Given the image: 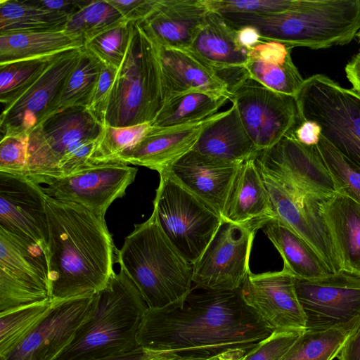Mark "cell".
I'll return each instance as SVG.
<instances>
[{
	"label": "cell",
	"instance_id": "6da1fadb",
	"mask_svg": "<svg viewBox=\"0 0 360 360\" xmlns=\"http://www.w3.org/2000/svg\"><path fill=\"white\" fill-rule=\"evenodd\" d=\"M274 330L243 301L240 290L196 286L183 302L145 311L137 342L148 352H172L213 359L249 352Z\"/></svg>",
	"mask_w": 360,
	"mask_h": 360
},
{
	"label": "cell",
	"instance_id": "7a4b0ae2",
	"mask_svg": "<svg viewBox=\"0 0 360 360\" xmlns=\"http://www.w3.org/2000/svg\"><path fill=\"white\" fill-rule=\"evenodd\" d=\"M46 207L51 301L95 295L108 284L117 262L118 250L105 219L78 204L47 195Z\"/></svg>",
	"mask_w": 360,
	"mask_h": 360
},
{
	"label": "cell",
	"instance_id": "3957f363",
	"mask_svg": "<svg viewBox=\"0 0 360 360\" xmlns=\"http://www.w3.org/2000/svg\"><path fill=\"white\" fill-rule=\"evenodd\" d=\"M221 15L234 29L252 26L263 41L292 48L318 50L344 46L360 30L359 0H300L295 8L283 13Z\"/></svg>",
	"mask_w": 360,
	"mask_h": 360
},
{
	"label": "cell",
	"instance_id": "277c9868",
	"mask_svg": "<svg viewBox=\"0 0 360 360\" xmlns=\"http://www.w3.org/2000/svg\"><path fill=\"white\" fill-rule=\"evenodd\" d=\"M117 262L149 309L180 304L192 289L193 265L169 240L154 209L126 237L118 250Z\"/></svg>",
	"mask_w": 360,
	"mask_h": 360
},
{
	"label": "cell",
	"instance_id": "5b68a950",
	"mask_svg": "<svg viewBox=\"0 0 360 360\" xmlns=\"http://www.w3.org/2000/svg\"><path fill=\"white\" fill-rule=\"evenodd\" d=\"M148 306L120 267L96 294L91 311L56 360H94L124 354L140 347L138 330Z\"/></svg>",
	"mask_w": 360,
	"mask_h": 360
},
{
	"label": "cell",
	"instance_id": "8992f818",
	"mask_svg": "<svg viewBox=\"0 0 360 360\" xmlns=\"http://www.w3.org/2000/svg\"><path fill=\"white\" fill-rule=\"evenodd\" d=\"M164 104L159 46L132 22L127 53L112 86L105 125L151 123Z\"/></svg>",
	"mask_w": 360,
	"mask_h": 360
},
{
	"label": "cell",
	"instance_id": "52a82bcc",
	"mask_svg": "<svg viewBox=\"0 0 360 360\" xmlns=\"http://www.w3.org/2000/svg\"><path fill=\"white\" fill-rule=\"evenodd\" d=\"M295 98L299 122H316L321 136L360 167V94L316 74L304 79Z\"/></svg>",
	"mask_w": 360,
	"mask_h": 360
},
{
	"label": "cell",
	"instance_id": "ba28073f",
	"mask_svg": "<svg viewBox=\"0 0 360 360\" xmlns=\"http://www.w3.org/2000/svg\"><path fill=\"white\" fill-rule=\"evenodd\" d=\"M159 174L153 209L169 240L193 265L209 245L222 218L168 172Z\"/></svg>",
	"mask_w": 360,
	"mask_h": 360
},
{
	"label": "cell",
	"instance_id": "9c48e42d",
	"mask_svg": "<svg viewBox=\"0 0 360 360\" xmlns=\"http://www.w3.org/2000/svg\"><path fill=\"white\" fill-rule=\"evenodd\" d=\"M102 127L85 108H70L50 115L28 134L27 176L39 184L58 177L65 158L97 139Z\"/></svg>",
	"mask_w": 360,
	"mask_h": 360
},
{
	"label": "cell",
	"instance_id": "30bf717a",
	"mask_svg": "<svg viewBox=\"0 0 360 360\" xmlns=\"http://www.w3.org/2000/svg\"><path fill=\"white\" fill-rule=\"evenodd\" d=\"M229 89L231 101L257 152L272 147L297 126L295 97L268 89L245 72Z\"/></svg>",
	"mask_w": 360,
	"mask_h": 360
},
{
	"label": "cell",
	"instance_id": "8fae6325",
	"mask_svg": "<svg viewBox=\"0 0 360 360\" xmlns=\"http://www.w3.org/2000/svg\"><path fill=\"white\" fill-rule=\"evenodd\" d=\"M293 130L272 147L258 151L256 165L287 189L325 201L337 194L333 179L316 147L300 143Z\"/></svg>",
	"mask_w": 360,
	"mask_h": 360
},
{
	"label": "cell",
	"instance_id": "7c38bea8",
	"mask_svg": "<svg viewBox=\"0 0 360 360\" xmlns=\"http://www.w3.org/2000/svg\"><path fill=\"white\" fill-rule=\"evenodd\" d=\"M306 329H356L360 324V276L340 271L315 280L295 278Z\"/></svg>",
	"mask_w": 360,
	"mask_h": 360
},
{
	"label": "cell",
	"instance_id": "4fadbf2b",
	"mask_svg": "<svg viewBox=\"0 0 360 360\" xmlns=\"http://www.w3.org/2000/svg\"><path fill=\"white\" fill-rule=\"evenodd\" d=\"M257 230L222 219L209 245L193 264V283L212 290L239 289L248 274Z\"/></svg>",
	"mask_w": 360,
	"mask_h": 360
},
{
	"label": "cell",
	"instance_id": "5bb4252c",
	"mask_svg": "<svg viewBox=\"0 0 360 360\" xmlns=\"http://www.w3.org/2000/svg\"><path fill=\"white\" fill-rule=\"evenodd\" d=\"M49 300L44 252L0 229V313Z\"/></svg>",
	"mask_w": 360,
	"mask_h": 360
},
{
	"label": "cell",
	"instance_id": "9a60e30c",
	"mask_svg": "<svg viewBox=\"0 0 360 360\" xmlns=\"http://www.w3.org/2000/svg\"><path fill=\"white\" fill-rule=\"evenodd\" d=\"M137 171L118 161L91 164L69 175L48 179L42 187L48 196L75 202L104 219L110 205L124 195Z\"/></svg>",
	"mask_w": 360,
	"mask_h": 360
},
{
	"label": "cell",
	"instance_id": "2e32d148",
	"mask_svg": "<svg viewBox=\"0 0 360 360\" xmlns=\"http://www.w3.org/2000/svg\"><path fill=\"white\" fill-rule=\"evenodd\" d=\"M0 229L46 257L49 226L40 184L26 176L0 172Z\"/></svg>",
	"mask_w": 360,
	"mask_h": 360
},
{
	"label": "cell",
	"instance_id": "e0dca14e",
	"mask_svg": "<svg viewBox=\"0 0 360 360\" xmlns=\"http://www.w3.org/2000/svg\"><path fill=\"white\" fill-rule=\"evenodd\" d=\"M259 172L269 194L274 219L282 221L304 240L331 273L340 271V263L321 212L322 202L290 191Z\"/></svg>",
	"mask_w": 360,
	"mask_h": 360
},
{
	"label": "cell",
	"instance_id": "ac0fdd59",
	"mask_svg": "<svg viewBox=\"0 0 360 360\" xmlns=\"http://www.w3.org/2000/svg\"><path fill=\"white\" fill-rule=\"evenodd\" d=\"M83 48L61 53L30 87L4 107L0 120L1 137L29 134L48 117Z\"/></svg>",
	"mask_w": 360,
	"mask_h": 360
},
{
	"label": "cell",
	"instance_id": "d6986e66",
	"mask_svg": "<svg viewBox=\"0 0 360 360\" xmlns=\"http://www.w3.org/2000/svg\"><path fill=\"white\" fill-rule=\"evenodd\" d=\"M94 296L53 302L46 316L0 360H56L90 314Z\"/></svg>",
	"mask_w": 360,
	"mask_h": 360
},
{
	"label": "cell",
	"instance_id": "ffe728a7",
	"mask_svg": "<svg viewBox=\"0 0 360 360\" xmlns=\"http://www.w3.org/2000/svg\"><path fill=\"white\" fill-rule=\"evenodd\" d=\"M240 290L245 303L274 331L306 329L295 278L286 271L250 272Z\"/></svg>",
	"mask_w": 360,
	"mask_h": 360
},
{
	"label": "cell",
	"instance_id": "44dd1931",
	"mask_svg": "<svg viewBox=\"0 0 360 360\" xmlns=\"http://www.w3.org/2000/svg\"><path fill=\"white\" fill-rule=\"evenodd\" d=\"M224 112L196 122L179 126L152 128L132 148L113 161L143 166L159 174L168 170L178 160L192 150L204 129Z\"/></svg>",
	"mask_w": 360,
	"mask_h": 360
},
{
	"label": "cell",
	"instance_id": "7402d4cb",
	"mask_svg": "<svg viewBox=\"0 0 360 360\" xmlns=\"http://www.w3.org/2000/svg\"><path fill=\"white\" fill-rule=\"evenodd\" d=\"M241 163L226 161L192 150L165 172L210 205L221 217Z\"/></svg>",
	"mask_w": 360,
	"mask_h": 360
},
{
	"label": "cell",
	"instance_id": "603a6c76",
	"mask_svg": "<svg viewBox=\"0 0 360 360\" xmlns=\"http://www.w3.org/2000/svg\"><path fill=\"white\" fill-rule=\"evenodd\" d=\"M210 11L207 0H156L149 14L136 22L158 46L187 49Z\"/></svg>",
	"mask_w": 360,
	"mask_h": 360
},
{
	"label": "cell",
	"instance_id": "cb8c5ba5",
	"mask_svg": "<svg viewBox=\"0 0 360 360\" xmlns=\"http://www.w3.org/2000/svg\"><path fill=\"white\" fill-rule=\"evenodd\" d=\"M159 46L165 103L193 92L228 98V83L188 49Z\"/></svg>",
	"mask_w": 360,
	"mask_h": 360
},
{
	"label": "cell",
	"instance_id": "d4e9b609",
	"mask_svg": "<svg viewBox=\"0 0 360 360\" xmlns=\"http://www.w3.org/2000/svg\"><path fill=\"white\" fill-rule=\"evenodd\" d=\"M221 218L257 231L274 219L269 194L254 158L240 165Z\"/></svg>",
	"mask_w": 360,
	"mask_h": 360
},
{
	"label": "cell",
	"instance_id": "484cf974",
	"mask_svg": "<svg viewBox=\"0 0 360 360\" xmlns=\"http://www.w3.org/2000/svg\"><path fill=\"white\" fill-rule=\"evenodd\" d=\"M187 49L218 74L243 72L249 60V51L238 44L236 30L212 11Z\"/></svg>",
	"mask_w": 360,
	"mask_h": 360
},
{
	"label": "cell",
	"instance_id": "4316f807",
	"mask_svg": "<svg viewBox=\"0 0 360 360\" xmlns=\"http://www.w3.org/2000/svg\"><path fill=\"white\" fill-rule=\"evenodd\" d=\"M321 212L341 271L360 276V205L337 193L322 202Z\"/></svg>",
	"mask_w": 360,
	"mask_h": 360
},
{
	"label": "cell",
	"instance_id": "83f0119b",
	"mask_svg": "<svg viewBox=\"0 0 360 360\" xmlns=\"http://www.w3.org/2000/svg\"><path fill=\"white\" fill-rule=\"evenodd\" d=\"M193 150L238 162L253 158L257 153L234 103L204 129Z\"/></svg>",
	"mask_w": 360,
	"mask_h": 360
},
{
	"label": "cell",
	"instance_id": "f1b7e54d",
	"mask_svg": "<svg viewBox=\"0 0 360 360\" xmlns=\"http://www.w3.org/2000/svg\"><path fill=\"white\" fill-rule=\"evenodd\" d=\"M85 41L81 36L56 29L0 34V64L59 54L81 49Z\"/></svg>",
	"mask_w": 360,
	"mask_h": 360
},
{
	"label": "cell",
	"instance_id": "f546056e",
	"mask_svg": "<svg viewBox=\"0 0 360 360\" xmlns=\"http://www.w3.org/2000/svg\"><path fill=\"white\" fill-rule=\"evenodd\" d=\"M262 229L283 259L282 269L295 278L315 280L331 273L316 251L280 220H269Z\"/></svg>",
	"mask_w": 360,
	"mask_h": 360
},
{
	"label": "cell",
	"instance_id": "4dcf8cb0",
	"mask_svg": "<svg viewBox=\"0 0 360 360\" xmlns=\"http://www.w3.org/2000/svg\"><path fill=\"white\" fill-rule=\"evenodd\" d=\"M68 19L35 1L0 0V34L63 29Z\"/></svg>",
	"mask_w": 360,
	"mask_h": 360
},
{
	"label": "cell",
	"instance_id": "1f68e13d",
	"mask_svg": "<svg viewBox=\"0 0 360 360\" xmlns=\"http://www.w3.org/2000/svg\"><path fill=\"white\" fill-rule=\"evenodd\" d=\"M228 100L200 92L176 97L164 104L151 127H170L203 120L218 113Z\"/></svg>",
	"mask_w": 360,
	"mask_h": 360
},
{
	"label": "cell",
	"instance_id": "d6a6232c",
	"mask_svg": "<svg viewBox=\"0 0 360 360\" xmlns=\"http://www.w3.org/2000/svg\"><path fill=\"white\" fill-rule=\"evenodd\" d=\"M103 64L83 48L75 68L67 78L48 117L70 108H86ZM47 118V117H46Z\"/></svg>",
	"mask_w": 360,
	"mask_h": 360
},
{
	"label": "cell",
	"instance_id": "836d02e7",
	"mask_svg": "<svg viewBox=\"0 0 360 360\" xmlns=\"http://www.w3.org/2000/svg\"><path fill=\"white\" fill-rule=\"evenodd\" d=\"M355 329H305L281 360H333Z\"/></svg>",
	"mask_w": 360,
	"mask_h": 360
},
{
	"label": "cell",
	"instance_id": "e575fe53",
	"mask_svg": "<svg viewBox=\"0 0 360 360\" xmlns=\"http://www.w3.org/2000/svg\"><path fill=\"white\" fill-rule=\"evenodd\" d=\"M60 53L0 64V101L3 107L30 87Z\"/></svg>",
	"mask_w": 360,
	"mask_h": 360
},
{
	"label": "cell",
	"instance_id": "d590c367",
	"mask_svg": "<svg viewBox=\"0 0 360 360\" xmlns=\"http://www.w3.org/2000/svg\"><path fill=\"white\" fill-rule=\"evenodd\" d=\"M51 300L0 313V356L13 350L46 316Z\"/></svg>",
	"mask_w": 360,
	"mask_h": 360
},
{
	"label": "cell",
	"instance_id": "8d00e7d4",
	"mask_svg": "<svg viewBox=\"0 0 360 360\" xmlns=\"http://www.w3.org/2000/svg\"><path fill=\"white\" fill-rule=\"evenodd\" d=\"M124 21L108 0L91 1L69 18L63 29L86 41Z\"/></svg>",
	"mask_w": 360,
	"mask_h": 360
},
{
	"label": "cell",
	"instance_id": "74e56055",
	"mask_svg": "<svg viewBox=\"0 0 360 360\" xmlns=\"http://www.w3.org/2000/svg\"><path fill=\"white\" fill-rule=\"evenodd\" d=\"M243 70L249 77L268 89L293 97L304 82L292 57L282 65L249 59Z\"/></svg>",
	"mask_w": 360,
	"mask_h": 360
},
{
	"label": "cell",
	"instance_id": "f35d334b",
	"mask_svg": "<svg viewBox=\"0 0 360 360\" xmlns=\"http://www.w3.org/2000/svg\"><path fill=\"white\" fill-rule=\"evenodd\" d=\"M150 129L151 123L123 127L103 125L90 156L89 164L113 161L139 142Z\"/></svg>",
	"mask_w": 360,
	"mask_h": 360
},
{
	"label": "cell",
	"instance_id": "ab89813d",
	"mask_svg": "<svg viewBox=\"0 0 360 360\" xmlns=\"http://www.w3.org/2000/svg\"><path fill=\"white\" fill-rule=\"evenodd\" d=\"M316 147L333 179L337 193L360 205V167L345 158L322 136Z\"/></svg>",
	"mask_w": 360,
	"mask_h": 360
},
{
	"label": "cell",
	"instance_id": "60d3db41",
	"mask_svg": "<svg viewBox=\"0 0 360 360\" xmlns=\"http://www.w3.org/2000/svg\"><path fill=\"white\" fill-rule=\"evenodd\" d=\"M132 22L124 21L85 41L84 48L103 65L117 70L128 47Z\"/></svg>",
	"mask_w": 360,
	"mask_h": 360
},
{
	"label": "cell",
	"instance_id": "b9f144b4",
	"mask_svg": "<svg viewBox=\"0 0 360 360\" xmlns=\"http://www.w3.org/2000/svg\"><path fill=\"white\" fill-rule=\"evenodd\" d=\"M211 11L223 13L265 15L295 8L300 0H207Z\"/></svg>",
	"mask_w": 360,
	"mask_h": 360
},
{
	"label": "cell",
	"instance_id": "7bdbcfd3",
	"mask_svg": "<svg viewBox=\"0 0 360 360\" xmlns=\"http://www.w3.org/2000/svg\"><path fill=\"white\" fill-rule=\"evenodd\" d=\"M28 134L6 135L0 143V172L27 176Z\"/></svg>",
	"mask_w": 360,
	"mask_h": 360
},
{
	"label": "cell",
	"instance_id": "ee69618b",
	"mask_svg": "<svg viewBox=\"0 0 360 360\" xmlns=\"http://www.w3.org/2000/svg\"><path fill=\"white\" fill-rule=\"evenodd\" d=\"M304 330H274L250 350L243 360H281Z\"/></svg>",
	"mask_w": 360,
	"mask_h": 360
},
{
	"label": "cell",
	"instance_id": "f6af8a7d",
	"mask_svg": "<svg viewBox=\"0 0 360 360\" xmlns=\"http://www.w3.org/2000/svg\"><path fill=\"white\" fill-rule=\"evenodd\" d=\"M117 70L103 65L97 84L86 108L93 118L101 126L105 125L111 89Z\"/></svg>",
	"mask_w": 360,
	"mask_h": 360
},
{
	"label": "cell",
	"instance_id": "bcb514c9",
	"mask_svg": "<svg viewBox=\"0 0 360 360\" xmlns=\"http://www.w3.org/2000/svg\"><path fill=\"white\" fill-rule=\"evenodd\" d=\"M292 49L290 46L277 41H262L249 51V59H257L267 63L282 65L291 57Z\"/></svg>",
	"mask_w": 360,
	"mask_h": 360
},
{
	"label": "cell",
	"instance_id": "7dc6e473",
	"mask_svg": "<svg viewBox=\"0 0 360 360\" xmlns=\"http://www.w3.org/2000/svg\"><path fill=\"white\" fill-rule=\"evenodd\" d=\"M128 22H139L152 11L156 0H108Z\"/></svg>",
	"mask_w": 360,
	"mask_h": 360
},
{
	"label": "cell",
	"instance_id": "c3c4849f",
	"mask_svg": "<svg viewBox=\"0 0 360 360\" xmlns=\"http://www.w3.org/2000/svg\"><path fill=\"white\" fill-rule=\"evenodd\" d=\"M321 134V126L312 120L300 122L293 130L295 139L307 146H316L319 142Z\"/></svg>",
	"mask_w": 360,
	"mask_h": 360
},
{
	"label": "cell",
	"instance_id": "681fc988",
	"mask_svg": "<svg viewBox=\"0 0 360 360\" xmlns=\"http://www.w3.org/2000/svg\"><path fill=\"white\" fill-rule=\"evenodd\" d=\"M91 1L83 0H37L35 2L42 8L53 12L71 17L83 7L86 6Z\"/></svg>",
	"mask_w": 360,
	"mask_h": 360
},
{
	"label": "cell",
	"instance_id": "f907efd6",
	"mask_svg": "<svg viewBox=\"0 0 360 360\" xmlns=\"http://www.w3.org/2000/svg\"><path fill=\"white\" fill-rule=\"evenodd\" d=\"M337 358L338 360H360V324L345 341Z\"/></svg>",
	"mask_w": 360,
	"mask_h": 360
},
{
	"label": "cell",
	"instance_id": "816d5d0a",
	"mask_svg": "<svg viewBox=\"0 0 360 360\" xmlns=\"http://www.w3.org/2000/svg\"><path fill=\"white\" fill-rule=\"evenodd\" d=\"M236 30L238 44L248 51L263 41L259 32L255 27L244 26Z\"/></svg>",
	"mask_w": 360,
	"mask_h": 360
},
{
	"label": "cell",
	"instance_id": "f5cc1de1",
	"mask_svg": "<svg viewBox=\"0 0 360 360\" xmlns=\"http://www.w3.org/2000/svg\"><path fill=\"white\" fill-rule=\"evenodd\" d=\"M345 72L352 89L360 94V51L348 61Z\"/></svg>",
	"mask_w": 360,
	"mask_h": 360
},
{
	"label": "cell",
	"instance_id": "db71d44e",
	"mask_svg": "<svg viewBox=\"0 0 360 360\" xmlns=\"http://www.w3.org/2000/svg\"><path fill=\"white\" fill-rule=\"evenodd\" d=\"M213 359L181 355L172 352H150V354L143 360H212Z\"/></svg>",
	"mask_w": 360,
	"mask_h": 360
},
{
	"label": "cell",
	"instance_id": "11a10c76",
	"mask_svg": "<svg viewBox=\"0 0 360 360\" xmlns=\"http://www.w3.org/2000/svg\"><path fill=\"white\" fill-rule=\"evenodd\" d=\"M149 354L150 352H146L142 348L139 347L134 351H132L124 354L94 360H143Z\"/></svg>",
	"mask_w": 360,
	"mask_h": 360
},
{
	"label": "cell",
	"instance_id": "9f6ffc18",
	"mask_svg": "<svg viewBox=\"0 0 360 360\" xmlns=\"http://www.w3.org/2000/svg\"><path fill=\"white\" fill-rule=\"evenodd\" d=\"M248 352L246 351H233L217 356L212 360H237L243 357Z\"/></svg>",
	"mask_w": 360,
	"mask_h": 360
},
{
	"label": "cell",
	"instance_id": "6f0895ef",
	"mask_svg": "<svg viewBox=\"0 0 360 360\" xmlns=\"http://www.w3.org/2000/svg\"><path fill=\"white\" fill-rule=\"evenodd\" d=\"M244 357V356H243ZM243 357L240 358V359H238L237 360H243Z\"/></svg>",
	"mask_w": 360,
	"mask_h": 360
}]
</instances>
